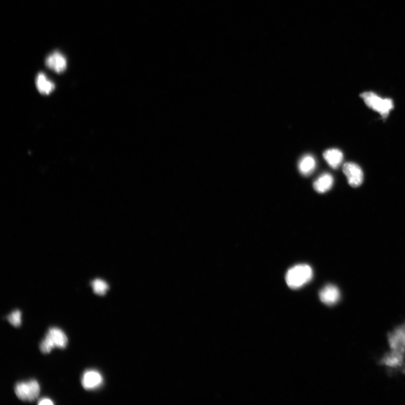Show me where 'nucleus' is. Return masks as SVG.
I'll list each match as a JSON object with an SVG mask.
<instances>
[{
	"mask_svg": "<svg viewBox=\"0 0 405 405\" xmlns=\"http://www.w3.org/2000/svg\"><path fill=\"white\" fill-rule=\"evenodd\" d=\"M38 404L40 405H52L54 404V402L51 400L50 399L44 398L41 399V400L38 402Z\"/></svg>",
	"mask_w": 405,
	"mask_h": 405,
	"instance_id": "17",
	"label": "nucleus"
},
{
	"mask_svg": "<svg viewBox=\"0 0 405 405\" xmlns=\"http://www.w3.org/2000/svg\"><path fill=\"white\" fill-rule=\"evenodd\" d=\"M404 354L391 351L387 353L381 361V363L388 367L397 368L401 367L403 364Z\"/></svg>",
	"mask_w": 405,
	"mask_h": 405,
	"instance_id": "12",
	"label": "nucleus"
},
{
	"mask_svg": "<svg viewBox=\"0 0 405 405\" xmlns=\"http://www.w3.org/2000/svg\"><path fill=\"white\" fill-rule=\"evenodd\" d=\"M68 338L65 333L58 327H50L46 337L41 342L40 348L42 353H50L55 348L63 349L66 347Z\"/></svg>",
	"mask_w": 405,
	"mask_h": 405,
	"instance_id": "2",
	"label": "nucleus"
},
{
	"mask_svg": "<svg viewBox=\"0 0 405 405\" xmlns=\"http://www.w3.org/2000/svg\"><path fill=\"white\" fill-rule=\"evenodd\" d=\"M325 160L331 167L336 169L341 165L343 161V155L341 150L336 149H331L326 150L324 153Z\"/></svg>",
	"mask_w": 405,
	"mask_h": 405,
	"instance_id": "14",
	"label": "nucleus"
},
{
	"mask_svg": "<svg viewBox=\"0 0 405 405\" xmlns=\"http://www.w3.org/2000/svg\"><path fill=\"white\" fill-rule=\"evenodd\" d=\"M37 89L41 94L49 95L55 89V84L49 80L46 75L43 73L37 74L36 79Z\"/></svg>",
	"mask_w": 405,
	"mask_h": 405,
	"instance_id": "11",
	"label": "nucleus"
},
{
	"mask_svg": "<svg viewBox=\"0 0 405 405\" xmlns=\"http://www.w3.org/2000/svg\"><path fill=\"white\" fill-rule=\"evenodd\" d=\"M7 319L13 326L16 327L20 326L21 323V312L18 310L13 311L7 316Z\"/></svg>",
	"mask_w": 405,
	"mask_h": 405,
	"instance_id": "16",
	"label": "nucleus"
},
{
	"mask_svg": "<svg viewBox=\"0 0 405 405\" xmlns=\"http://www.w3.org/2000/svg\"><path fill=\"white\" fill-rule=\"evenodd\" d=\"M316 165L315 158L310 155H306L301 158L299 162V171L303 176H308L314 171Z\"/></svg>",
	"mask_w": 405,
	"mask_h": 405,
	"instance_id": "13",
	"label": "nucleus"
},
{
	"mask_svg": "<svg viewBox=\"0 0 405 405\" xmlns=\"http://www.w3.org/2000/svg\"><path fill=\"white\" fill-rule=\"evenodd\" d=\"M343 171L347 179L348 184L353 188H357L362 184L364 173L362 169L357 164L347 163L344 164Z\"/></svg>",
	"mask_w": 405,
	"mask_h": 405,
	"instance_id": "5",
	"label": "nucleus"
},
{
	"mask_svg": "<svg viewBox=\"0 0 405 405\" xmlns=\"http://www.w3.org/2000/svg\"><path fill=\"white\" fill-rule=\"evenodd\" d=\"M94 292L98 295H105L109 289L108 284L102 279H95L91 283Z\"/></svg>",
	"mask_w": 405,
	"mask_h": 405,
	"instance_id": "15",
	"label": "nucleus"
},
{
	"mask_svg": "<svg viewBox=\"0 0 405 405\" xmlns=\"http://www.w3.org/2000/svg\"><path fill=\"white\" fill-rule=\"evenodd\" d=\"M334 179L330 173H324L314 183V189L319 193H325L333 187Z\"/></svg>",
	"mask_w": 405,
	"mask_h": 405,
	"instance_id": "10",
	"label": "nucleus"
},
{
	"mask_svg": "<svg viewBox=\"0 0 405 405\" xmlns=\"http://www.w3.org/2000/svg\"><path fill=\"white\" fill-rule=\"evenodd\" d=\"M15 393L20 400L33 402L40 395V386L35 379L18 382L15 386Z\"/></svg>",
	"mask_w": 405,
	"mask_h": 405,
	"instance_id": "4",
	"label": "nucleus"
},
{
	"mask_svg": "<svg viewBox=\"0 0 405 405\" xmlns=\"http://www.w3.org/2000/svg\"><path fill=\"white\" fill-rule=\"evenodd\" d=\"M369 108L379 113L383 118H386L393 108V103L390 98H383L374 92H365L360 95Z\"/></svg>",
	"mask_w": 405,
	"mask_h": 405,
	"instance_id": "3",
	"label": "nucleus"
},
{
	"mask_svg": "<svg viewBox=\"0 0 405 405\" xmlns=\"http://www.w3.org/2000/svg\"><path fill=\"white\" fill-rule=\"evenodd\" d=\"M313 277V270L311 267L300 264L291 268L287 271L286 281L290 288L299 289L310 282Z\"/></svg>",
	"mask_w": 405,
	"mask_h": 405,
	"instance_id": "1",
	"label": "nucleus"
},
{
	"mask_svg": "<svg viewBox=\"0 0 405 405\" xmlns=\"http://www.w3.org/2000/svg\"><path fill=\"white\" fill-rule=\"evenodd\" d=\"M45 64L48 68L58 73L63 72L67 67L66 58L59 52H54L49 55L46 59Z\"/></svg>",
	"mask_w": 405,
	"mask_h": 405,
	"instance_id": "8",
	"label": "nucleus"
},
{
	"mask_svg": "<svg viewBox=\"0 0 405 405\" xmlns=\"http://www.w3.org/2000/svg\"><path fill=\"white\" fill-rule=\"evenodd\" d=\"M388 339L392 351L405 354V323L388 334Z\"/></svg>",
	"mask_w": 405,
	"mask_h": 405,
	"instance_id": "6",
	"label": "nucleus"
},
{
	"mask_svg": "<svg viewBox=\"0 0 405 405\" xmlns=\"http://www.w3.org/2000/svg\"><path fill=\"white\" fill-rule=\"evenodd\" d=\"M82 385L86 390H94L99 388L103 383V377L99 371L87 370L82 376Z\"/></svg>",
	"mask_w": 405,
	"mask_h": 405,
	"instance_id": "7",
	"label": "nucleus"
},
{
	"mask_svg": "<svg viewBox=\"0 0 405 405\" xmlns=\"http://www.w3.org/2000/svg\"><path fill=\"white\" fill-rule=\"evenodd\" d=\"M320 299L322 303L327 306L335 305L341 298V293L335 286L327 285L321 290Z\"/></svg>",
	"mask_w": 405,
	"mask_h": 405,
	"instance_id": "9",
	"label": "nucleus"
}]
</instances>
